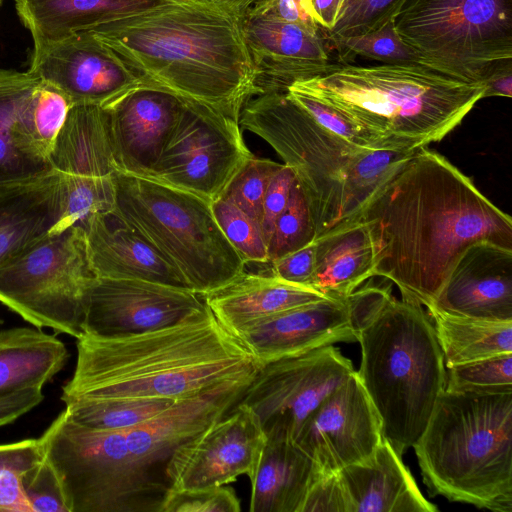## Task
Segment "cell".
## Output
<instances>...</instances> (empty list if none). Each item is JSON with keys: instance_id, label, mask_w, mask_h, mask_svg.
Instances as JSON below:
<instances>
[{"instance_id": "40", "label": "cell", "mask_w": 512, "mask_h": 512, "mask_svg": "<svg viewBox=\"0 0 512 512\" xmlns=\"http://www.w3.org/2000/svg\"><path fill=\"white\" fill-rule=\"evenodd\" d=\"M405 0H343L332 30L326 32L333 44L375 31L391 21Z\"/></svg>"}, {"instance_id": "21", "label": "cell", "mask_w": 512, "mask_h": 512, "mask_svg": "<svg viewBox=\"0 0 512 512\" xmlns=\"http://www.w3.org/2000/svg\"><path fill=\"white\" fill-rule=\"evenodd\" d=\"M236 338L260 366L336 342L356 341L346 299L334 298L272 315L243 330Z\"/></svg>"}, {"instance_id": "19", "label": "cell", "mask_w": 512, "mask_h": 512, "mask_svg": "<svg viewBox=\"0 0 512 512\" xmlns=\"http://www.w3.org/2000/svg\"><path fill=\"white\" fill-rule=\"evenodd\" d=\"M244 34L263 91L286 90L293 82L324 74L336 66L330 64L317 26L281 21L248 10Z\"/></svg>"}, {"instance_id": "37", "label": "cell", "mask_w": 512, "mask_h": 512, "mask_svg": "<svg viewBox=\"0 0 512 512\" xmlns=\"http://www.w3.org/2000/svg\"><path fill=\"white\" fill-rule=\"evenodd\" d=\"M73 103L57 87L40 80L29 105V121L34 142L50 161V154Z\"/></svg>"}, {"instance_id": "14", "label": "cell", "mask_w": 512, "mask_h": 512, "mask_svg": "<svg viewBox=\"0 0 512 512\" xmlns=\"http://www.w3.org/2000/svg\"><path fill=\"white\" fill-rule=\"evenodd\" d=\"M49 159L65 185L63 229L73 225L84 228L93 215L114 209L113 175L119 167L105 107L73 104Z\"/></svg>"}, {"instance_id": "36", "label": "cell", "mask_w": 512, "mask_h": 512, "mask_svg": "<svg viewBox=\"0 0 512 512\" xmlns=\"http://www.w3.org/2000/svg\"><path fill=\"white\" fill-rule=\"evenodd\" d=\"M315 240V227L305 195L295 180L286 207L267 243L268 264ZM267 264V265H268Z\"/></svg>"}, {"instance_id": "45", "label": "cell", "mask_w": 512, "mask_h": 512, "mask_svg": "<svg viewBox=\"0 0 512 512\" xmlns=\"http://www.w3.org/2000/svg\"><path fill=\"white\" fill-rule=\"evenodd\" d=\"M300 512H351L350 500L338 471L323 473L309 489Z\"/></svg>"}, {"instance_id": "47", "label": "cell", "mask_w": 512, "mask_h": 512, "mask_svg": "<svg viewBox=\"0 0 512 512\" xmlns=\"http://www.w3.org/2000/svg\"><path fill=\"white\" fill-rule=\"evenodd\" d=\"M295 180L291 167L283 163L268 185L261 219V229L266 243L273 232L276 220L287 205Z\"/></svg>"}, {"instance_id": "48", "label": "cell", "mask_w": 512, "mask_h": 512, "mask_svg": "<svg viewBox=\"0 0 512 512\" xmlns=\"http://www.w3.org/2000/svg\"><path fill=\"white\" fill-rule=\"evenodd\" d=\"M265 272L292 284L310 287L315 268L314 241L268 265Z\"/></svg>"}, {"instance_id": "38", "label": "cell", "mask_w": 512, "mask_h": 512, "mask_svg": "<svg viewBox=\"0 0 512 512\" xmlns=\"http://www.w3.org/2000/svg\"><path fill=\"white\" fill-rule=\"evenodd\" d=\"M282 164L251 156L228 183L221 198L260 224L268 185Z\"/></svg>"}, {"instance_id": "54", "label": "cell", "mask_w": 512, "mask_h": 512, "mask_svg": "<svg viewBox=\"0 0 512 512\" xmlns=\"http://www.w3.org/2000/svg\"><path fill=\"white\" fill-rule=\"evenodd\" d=\"M2 0H0V4H1Z\"/></svg>"}, {"instance_id": "32", "label": "cell", "mask_w": 512, "mask_h": 512, "mask_svg": "<svg viewBox=\"0 0 512 512\" xmlns=\"http://www.w3.org/2000/svg\"><path fill=\"white\" fill-rule=\"evenodd\" d=\"M445 367L512 353V321H491L428 310Z\"/></svg>"}, {"instance_id": "13", "label": "cell", "mask_w": 512, "mask_h": 512, "mask_svg": "<svg viewBox=\"0 0 512 512\" xmlns=\"http://www.w3.org/2000/svg\"><path fill=\"white\" fill-rule=\"evenodd\" d=\"M354 371L337 347L321 346L261 365L239 402L257 415L264 431L295 439L322 401Z\"/></svg>"}, {"instance_id": "42", "label": "cell", "mask_w": 512, "mask_h": 512, "mask_svg": "<svg viewBox=\"0 0 512 512\" xmlns=\"http://www.w3.org/2000/svg\"><path fill=\"white\" fill-rule=\"evenodd\" d=\"M285 91L288 97L306 111L321 127L351 144L367 148H380L367 131L331 104L294 83L287 86Z\"/></svg>"}, {"instance_id": "24", "label": "cell", "mask_w": 512, "mask_h": 512, "mask_svg": "<svg viewBox=\"0 0 512 512\" xmlns=\"http://www.w3.org/2000/svg\"><path fill=\"white\" fill-rule=\"evenodd\" d=\"M84 229L96 277L145 280L190 289L158 250L113 210L93 215Z\"/></svg>"}, {"instance_id": "1", "label": "cell", "mask_w": 512, "mask_h": 512, "mask_svg": "<svg viewBox=\"0 0 512 512\" xmlns=\"http://www.w3.org/2000/svg\"><path fill=\"white\" fill-rule=\"evenodd\" d=\"M357 218L374 244L375 276L393 282L403 300L427 308L468 246L486 241L512 249L511 217L425 147L377 190Z\"/></svg>"}, {"instance_id": "29", "label": "cell", "mask_w": 512, "mask_h": 512, "mask_svg": "<svg viewBox=\"0 0 512 512\" xmlns=\"http://www.w3.org/2000/svg\"><path fill=\"white\" fill-rule=\"evenodd\" d=\"M311 288L328 298L345 299L375 276L376 253L366 224L355 219L314 240Z\"/></svg>"}, {"instance_id": "16", "label": "cell", "mask_w": 512, "mask_h": 512, "mask_svg": "<svg viewBox=\"0 0 512 512\" xmlns=\"http://www.w3.org/2000/svg\"><path fill=\"white\" fill-rule=\"evenodd\" d=\"M206 307L190 289L137 279L95 277L86 299L84 333L111 337L175 324Z\"/></svg>"}, {"instance_id": "30", "label": "cell", "mask_w": 512, "mask_h": 512, "mask_svg": "<svg viewBox=\"0 0 512 512\" xmlns=\"http://www.w3.org/2000/svg\"><path fill=\"white\" fill-rule=\"evenodd\" d=\"M158 0H14L39 52L70 36Z\"/></svg>"}, {"instance_id": "35", "label": "cell", "mask_w": 512, "mask_h": 512, "mask_svg": "<svg viewBox=\"0 0 512 512\" xmlns=\"http://www.w3.org/2000/svg\"><path fill=\"white\" fill-rule=\"evenodd\" d=\"M445 390L472 393L512 392V353L448 367Z\"/></svg>"}, {"instance_id": "23", "label": "cell", "mask_w": 512, "mask_h": 512, "mask_svg": "<svg viewBox=\"0 0 512 512\" xmlns=\"http://www.w3.org/2000/svg\"><path fill=\"white\" fill-rule=\"evenodd\" d=\"M66 191L54 169L0 182V267L63 230Z\"/></svg>"}, {"instance_id": "17", "label": "cell", "mask_w": 512, "mask_h": 512, "mask_svg": "<svg viewBox=\"0 0 512 512\" xmlns=\"http://www.w3.org/2000/svg\"><path fill=\"white\" fill-rule=\"evenodd\" d=\"M379 416L354 371L305 421L294 439L332 473L368 458L382 440Z\"/></svg>"}, {"instance_id": "50", "label": "cell", "mask_w": 512, "mask_h": 512, "mask_svg": "<svg viewBox=\"0 0 512 512\" xmlns=\"http://www.w3.org/2000/svg\"><path fill=\"white\" fill-rule=\"evenodd\" d=\"M44 399L42 388L28 387L0 393V426L12 423Z\"/></svg>"}, {"instance_id": "27", "label": "cell", "mask_w": 512, "mask_h": 512, "mask_svg": "<svg viewBox=\"0 0 512 512\" xmlns=\"http://www.w3.org/2000/svg\"><path fill=\"white\" fill-rule=\"evenodd\" d=\"M256 471L250 480V512H300L321 468L294 439L268 430Z\"/></svg>"}, {"instance_id": "33", "label": "cell", "mask_w": 512, "mask_h": 512, "mask_svg": "<svg viewBox=\"0 0 512 512\" xmlns=\"http://www.w3.org/2000/svg\"><path fill=\"white\" fill-rule=\"evenodd\" d=\"M177 401L158 398L77 399L66 403L65 411L80 425L110 430L145 422Z\"/></svg>"}, {"instance_id": "15", "label": "cell", "mask_w": 512, "mask_h": 512, "mask_svg": "<svg viewBox=\"0 0 512 512\" xmlns=\"http://www.w3.org/2000/svg\"><path fill=\"white\" fill-rule=\"evenodd\" d=\"M265 442L266 433L257 415L238 402L175 450L167 466L171 489L222 486L241 475L251 479Z\"/></svg>"}, {"instance_id": "25", "label": "cell", "mask_w": 512, "mask_h": 512, "mask_svg": "<svg viewBox=\"0 0 512 512\" xmlns=\"http://www.w3.org/2000/svg\"><path fill=\"white\" fill-rule=\"evenodd\" d=\"M217 321L235 337L282 311L328 297L313 288L283 281L267 272H247L201 294Z\"/></svg>"}, {"instance_id": "10", "label": "cell", "mask_w": 512, "mask_h": 512, "mask_svg": "<svg viewBox=\"0 0 512 512\" xmlns=\"http://www.w3.org/2000/svg\"><path fill=\"white\" fill-rule=\"evenodd\" d=\"M392 21L420 64L463 81L512 60V0H405Z\"/></svg>"}, {"instance_id": "2", "label": "cell", "mask_w": 512, "mask_h": 512, "mask_svg": "<svg viewBox=\"0 0 512 512\" xmlns=\"http://www.w3.org/2000/svg\"><path fill=\"white\" fill-rule=\"evenodd\" d=\"M249 9L225 0H158L85 31L142 87L239 121L245 104L264 92L245 41Z\"/></svg>"}, {"instance_id": "53", "label": "cell", "mask_w": 512, "mask_h": 512, "mask_svg": "<svg viewBox=\"0 0 512 512\" xmlns=\"http://www.w3.org/2000/svg\"><path fill=\"white\" fill-rule=\"evenodd\" d=\"M225 1L232 2V3L238 4V5H241V6L247 7V8H251V7H252V5H253L257 0H225Z\"/></svg>"}, {"instance_id": "22", "label": "cell", "mask_w": 512, "mask_h": 512, "mask_svg": "<svg viewBox=\"0 0 512 512\" xmlns=\"http://www.w3.org/2000/svg\"><path fill=\"white\" fill-rule=\"evenodd\" d=\"M119 172L148 177L183 104L161 90L140 87L105 107Z\"/></svg>"}, {"instance_id": "12", "label": "cell", "mask_w": 512, "mask_h": 512, "mask_svg": "<svg viewBox=\"0 0 512 512\" xmlns=\"http://www.w3.org/2000/svg\"><path fill=\"white\" fill-rule=\"evenodd\" d=\"M239 121L199 105L183 104L148 177L212 203L253 154ZM145 178V177H144Z\"/></svg>"}, {"instance_id": "43", "label": "cell", "mask_w": 512, "mask_h": 512, "mask_svg": "<svg viewBox=\"0 0 512 512\" xmlns=\"http://www.w3.org/2000/svg\"><path fill=\"white\" fill-rule=\"evenodd\" d=\"M240 500L231 487L170 489L160 512H239Z\"/></svg>"}, {"instance_id": "5", "label": "cell", "mask_w": 512, "mask_h": 512, "mask_svg": "<svg viewBox=\"0 0 512 512\" xmlns=\"http://www.w3.org/2000/svg\"><path fill=\"white\" fill-rule=\"evenodd\" d=\"M239 123L267 142L293 170L311 211L315 239L355 220L416 151L351 144L321 127L285 90L252 97Z\"/></svg>"}, {"instance_id": "6", "label": "cell", "mask_w": 512, "mask_h": 512, "mask_svg": "<svg viewBox=\"0 0 512 512\" xmlns=\"http://www.w3.org/2000/svg\"><path fill=\"white\" fill-rule=\"evenodd\" d=\"M293 83L340 110L380 148L400 150L442 140L484 92L479 83L419 63L335 66Z\"/></svg>"}, {"instance_id": "20", "label": "cell", "mask_w": 512, "mask_h": 512, "mask_svg": "<svg viewBox=\"0 0 512 512\" xmlns=\"http://www.w3.org/2000/svg\"><path fill=\"white\" fill-rule=\"evenodd\" d=\"M427 309L512 321V249L486 241L468 246Z\"/></svg>"}, {"instance_id": "41", "label": "cell", "mask_w": 512, "mask_h": 512, "mask_svg": "<svg viewBox=\"0 0 512 512\" xmlns=\"http://www.w3.org/2000/svg\"><path fill=\"white\" fill-rule=\"evenodd\" d=\"M334 45L340 51L364 56L385 64H420L419 55L400 37L392 20L375 31L344 38Z\"/></svg>"}, {"instance_id": "8", "label": "cell", "mask_w": 512, "mask_h": 512, "mask_svg": "<svg viewBox=\"0 0 512 512\" xmlns=\"http://www.w3.org/2000/svg\"><path fill=\"white\" fill-rule=\"evenodd\" d=\"M357 341L356 373L383 437L402 456L424 432L445 390L446 367L431 318L421 305L392 296Z\"/></svg>"}, {"instance_id": "3", "label": "cell", "mask_w": 512, "mask_h": 512, "mask_svg": "<svg viewBox=\"0 0 512 512\" xmlns=\"http://www.w3.org/2000/svg\"><path fill=\"white\" fill-rule=\"evenodd\" d=\"M250 382L178 400L121 429H92L61 412L39 440L69 512H160L171 489L167 466L175 450L228 413Z\"/></svg>"}, {"instance_id": "39", "label": "cell", "mask_w": 512, "mask_h": 512, "mask_svg": "<svg viewBox=\"0 0 512 512\" xmlns=\"http://www.w3.org/2000/svg\"><path fill=\"white\" fill-rule=\"evenodd\" d=\"M211 207L224 236L246 265H267V243L260 224L221 197L214 200Z\"/></svg>"}, {"instance_id": "11", "label": "cell", "mask_w": 512, "mask_h": 512, "mask_svg": "<svg viewBox=\"0 0 512 512\" xmlns=\"http://www.w3.org/2000/svg\"><path fill=\"white\" fill-rule=\"evenodd\" d=\"M95 277L85 229L69 226L0 267V302L36 328L78 339Z\"/></svg>"}, {"instance_id": "4", "label": "cell", "mask_w": 512, "mask_h": 512, "mask_svg": "<svg viewBox=\"0 0 512 512\" xmlns=\"http://www.w3.org/2000/svg\"><path fill=\"white\" fill-rule=\"evenodd\" d=\"M260 365L206 306L183 320L142 333L77 339V361L62 387L77 399L181 400L253 379Z\"/></svg>"}, {"instance_id": "9", "label": "cell", "mask_w": 512, "mask_h": 512, "mask_svg": "<svg viewBox=\"0 0 512 512\" xmlns=\"http://www.w3.org/2000/svg\"><path fill=\"white\" fill-rule=\"evenodd\" d=\"M113 211L136 229L204 294L245 271L246 263L221 231L211 203L158 181L116 172Z\"/></svg>"}, {"instance_id": "26", "label": "cell", "mask_w": 512, "mask_h": 512, "mask_svg": "<svg viewBox=\"0 0 512 512\" xmlns=\"http://www.w3.org/2000/svg\"><path fill=\"white\" fill-rule=\"evenodd\" d=\"M351 512H435L414 478L383 437L365 460L338 471Z\"/></svg>"}, {"instance_id": "28", "label": "cell", "mask_w": 512, "mask_h": 512, "mask_svg": "<svg viewBox=\"0 0 512 512\" xmlns=\"http://www.w3.org/2000/svg\"><path fill=\"white\" fill-rule=\"evenodd\" d=\"M39 82L30 71L0 69V182L53 170L38 150L29 122V104Z\"/></svg>"}, {"instance_id": "18", "label": "cell", "mask_w": 512, "mask_h": 512, "mask_svg": "<svg viewBox=\"0 0 512 512\" xmlns=\"http://www.w3.org/2000/svg\"><path fill=\"white\" fill-rule=\"evenodd\" d=\"M28 71L60 89L73 104L107 107L142 87L124 64L88 31L32 53Z\"/></svg>"}, {"instance_id": "34", "label": "cell", "mask_w": 512, "mask_h": 512, "mask_svg": "<svg viewBox=\"0 0 512 512\" xmlns=\"http://www.w3.org/2000/svg\"><path fill=\"white\" fill-rule=\"evenodd\" d=\"M43 459L39 438L0 444V512H31L22 477Z\"/></svg>"}, {"instance_id": "31", "label": "cell", "mask_w": 512, "mask_h": 512, "mask_svg": "<svg viewBox=\"0 0 512 512\" xmlns=\"http://www.w3.org/2000/svg\"><path fill=\"white\" fill-rule=\"evenodd\" d=\"M68 359L65 344L39 328L15 327L0 332V393L43 388Z\"/></svg>"}, {"instance_id": "52", "label": "cell", "mask_w": 512, "mask_h": 512, "mask_svg": "<svg viewBox=\"0 0 512 512\" xmlns=\"http://www.w3.org/2000/svg\"><path fill=\"white\" fill-rule=\"evenodd\" d=\"M343 0H307L308 12L318 27L326 32L333 29Z\"/></svg>"}, {"instance_id": "44", "label": "cell", "mask_w": 512, "mask_h": 512, "mask_svg": "<svg viewBox=\"0 0 512 512\" xmlns=\"http://www.w3.org/2000/svg\"><path fill=\"white\" fill-rule=\"evenodd\" d=\"M22 490L31 512H69L60 480L45 456L24 474Z\"/></svg>"}, {"instance_id": "51", "label": "cell", "mask_w": 512, "mask_h": 512, "mask_svg": "<svg viewBox=\"0 0 512 512\" xmlns=\"http://www.w3.org/2000/svg\"><path fill=\"white\" fill-rule=\"evenodd\" d=\"M483 88V98L492 96H512V60L494 65L480 83Z\"/></svg>"}, {"instance_id": "46", "label": "cell", "mask_w": 512, "mask_h": 512, "mask_svg": "<svg viewBox=\"0 0 512 512\" xmlns=\"http://www.w3.org/2000/svg\"><path fill=\"white\" fill-rule=\"evenodd\" d=\"M391 297L390 286L366 285L345 298L356 341L359 332L377 316Z\"/></svg>"}, {"instance_id": "7", "label": "cell", "mask_w": 512, "mask_h": 512, "mask_svg": "<svg viewBox=\"0 0 512 512\" xmlns=\"http://www.w3.org/2000/svg\"><path fill=\"white\" fill-rule=\"evenodd\" d=\"M413 448L430 495L512 511V392L444 390Z\"/></svg>"}, {"instance_id": "49", "label": "cell", "mask_w": 512, "mask_h": 512, "mask_svg": "<svg viewBox=\"0 0 512 512\" xmlns=\"http://www.w3.org/2000/svg\"><path fill=\"white\" fill-rule=\"evenodd\" d=\"M249 11L281 21L317 26L309 15L307 0H257Z\"/></svg>"}]
</instances>
